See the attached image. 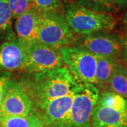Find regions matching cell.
Returning a JSON list of instances; mask_svg holds the SVG:
<instances>
[{"mask_svg": "<svg viewBox=\"0 0 127 127\" xmlns=\"http://www.w3.org/2000/svg\"><path fill=\"white\" fill-rule=\"evenodd\" d=\"M20 81L31 97L33 107L71 93L80 83L65 66L42 72L25 73Z\"/></svg>", "mask_w": 127, "mask_h": 127, "instance_id": "1", "label": "cell"}, {"mask_svg": "<svg viewBox=\"0 0 127 127\" xmlns=\"http://www.w3.org/2000/svg\"><path fill=\"white\" fill-rule=\"evenodd\" d=\"M64 16L76 35L109 31L113 30L117 23L114 14L87 9L73 1L65 5Z\"/></svg>", "mask_w": 127, "mask_h": 127, "instance_id": "2", "label": "cell"}, {"mask_svg": "<svg viewBox=\"0 0 127 127\" xmlns=\"http://www.w3.org/2000/svg\"><path fill=\"white\" fill-rule=\"evenodd\" d=\"M100 90L92 83H80L63 127H91L93 109Z\"/></svg>", "mask_w": 127, "mask_h": 127, "instance_id": "3", "label": "cell"}, {"mask_svg": "<svg viewBox=\"0 0 127 127\" xmlns=\"http://www.w3.org/2000/svg\"><path fill=\"white\" fill-rule=\"evenodd\" d=\"M37 41L55 48L71 45L76 35L69 27L64 12L40 13Z\"/></svg>", "mask_w": 127, "mask_h": 127, "instance_id": "4", "label": "cell"}, {"mask_svg": "<svg viewBox=\"0 0 127 127\" xmlns=\"http://www.w3.org/2000/svg\"><path fill=\"white\" fill-rule=\"evenodd\" d=\"M64 64L78 83L96 85L97 56L74 45L59 48Z\"/></svg>", "mask_w": 127, "mask_h": 127, "instance_id": "5", "label": "cell"}, {"mask_svg": "<svg viewBox=\"0 0 127 127\" xmlns=\"http://www.w3.org/2000/svg\"><path fill=\"white\" fill-rule=\"evenodd\" d=\"M28 59L21 70L26 73H34L52 70L63 66L64 62L58 48L52 47L37 41L26 42Z\"/></svg>", "mask_w": 127, "mask_h": 127, "instance_id": "6", "label": "cell"}, {"mask_svg": "<svg viewBox=\"0 0 127 127\" xmlns=\"http://www.w3.org/2000/svg\"><path fill=\"white\" fill-rule=\"evenodd\" d=\"M100 31L78 35L72 45L81 47L97 57H109L122 59V46L121 37Z\"/></svg>", "mask_w": 127, "mask_h": 127, "instance_id": "7", "label": "cell"}, {"mask_svg": "<svg viewBox=\"0 0 127 127\" xmlns=\"http://www.w3.org/2000/svg\"><path fill=\"white\" fill-rule=\"evenodd\" d=\"M33 104L20 81L11 78L0 108V117L28 116Z\"/></svg>", "mask_w": 127, "mask_h": 127, "instance_id": "8", "label": "cell"}, {"mask_svg": "<svg viewBox=\"0 0 127 127\" xmlns=\"http://www.w3.org/2000/svg\"><path fill=\"white\" fill-rule=\"evenodd\" d=\"M75 91L32 108L31 112L40 119L42 127H63L72 104Z\"/></svg>", "mask_w": 127, "mask_h": 127, "instance_id": "9", "label": "cell"}, {"mask_svg": "<svg viewBox=\"0 0 127 127\" xmlns=\"http://www.w3.org/2000/svg\"><path fill=\"white\" fill-rule=\"evenodd\" d=\"M26 42L14 37L0 45V69L4 71L21 70L28 59Z\"/></svg>", "mask_w": 127, "mask_h": 127, "instance_id": "10", "label": "cell"}, {"mask_svg": "<svg viewBox=\"0 0 127 127\" xmlns=\"http://www.w3.org/2000/svg\"><path fill=\"white\" fill-rule=\"evenodd\" d=\"M91 127H127V107L96 102L92 115Z\"/></svg>", "mask_w": 127, "mask_h": 127, "instance_id": "11", "label": "cell"}, {"mask_svg": "<svg viewBox=\"0 0 127 127\" xmlns=\"http://www.w3.org/2000/svg\"><path fill=\"white\" fill-rule=\"evenodd\" d=\"M40 16L37 9L32 8L16 18L15 31L18 38L26 42L37 41Z\"/></svg>", "mask_w": 127, "mask_h": 127, "instance_id": "12", "label": "cell"}, {"mask_svg": "<svg viewBox=\"0 0 127 127\" xmlns=\"http://www.w3.org/2000/svg\"><path fill=\"white\" fill-rule=\"evenodd\" d=\"M123 59L109 57H97L96 86L107 88L110 78Z\"/></svg>", "mask_w": 127, "mask_h": 127, "instance_id": "13", "label": "cell"}, {"mask_svg": "<svg viewBox=\"0 0 127 127\" xmlns=\"http://www.w3.org/2000/svg\"><path fill=\"white\" fill-rule=\"evenodd\" d=\"M109 91L127 98V63L124 60L114 70L108 82Z\"/></svg>", "mask_w": 127, "mask_h": 127, "instance_id": "14", "label": "cell"}, {"mask_svg": "<svg viewBox=\"0 0 127 127\" xmlns=\"http://www.w3.org/2000/svg\"><path fill=\"white\" fill-rule=\"evenodd\" d=\"M0 127H42L40 119L32 112L28 116L0 117Z\"/></svg>", "mask_w": 127, "mask_h": 127, "instance_id": "15", "label": "cell"}, {"mask_svg": "<svg viewBox=\"0 0 127 127\" xmlns=\"http://www.w3.org/2000/svg\"><path fill=\"white\" fill-rule=\"evenodd\" d=\"M12 19L8 0H0V37L9 40L15 37L12 29Z\"/></svg>", "mask_w": 127, "mask_h": 127, "instance_id": "16", "label": "cell"}, {"mask_svg": "<svg viewBox=\"0 0 127 127\" xmlns=\"http://www.w3.org/2000/svg\"><path fill=\"white\" fill-rule=\"evenodd\" d=\"M73 2L85 8L97 11L114 14L115 9L112 0H73Z\"/></svg>", "mask_w": 127, "mask_h": 127, "instance_id": "17", "label": "cell"}, {"mask_svg": "<svg viewBox=\"0 0 127 127\" xmlns=\"http://www.w3.org/2000/svg\"><path fill=\"white\" fill-rule=\"evenodd\" d=\"M35 8L40 13L64 12V6L62 0H32Z\"/></svg>", "mask_w": 127, "mask_h": 127, "instance_id": "18", "label": "cell"}, {"mask_svg": "<svg viewBox=\"0 0 127 127\" xmlns=\"http://www.w3.org/2000/svg\"><path fill=\"white\" fill-rule=\"evenodd\" d=\"M13 18H16L30 9L35 8L32 0H8Z\"/></svg>", "mask_w": 127, "mask_h": 127, "instance_id": "19", "label": "cell"}, {"mask_svg": "<svg viewBox=\"0 0 127 127\" xmlns=\"http://www.w3.org/2000/svg\"><path fill=\"white\" fill-rule=\"evenodd\" d=\"M12 78L11 73L9 71H0V108L4 98L6 91L9 85V81Z\"/></svg>", "mask_w": 127, "mask_h": 127, "instance_id": "20", "label": "cell"}, {"mask_svg": "<svg viewBox=\"0 0 127 127\" xmlns=\"http://www.w3.org/2000/svg\"><path fill=\"white\" fill-rule=\"evenodd\" d=\"M115 11H122L127 8V0H112Z\"/></svg>", "mask_w": 127, "mask_h": 127, "instance_id": "21", "label": "cell"}, {"mask_svg": "<svg viewBox=\"0 0 127 127\" xmlns=\"http://www.w3.org/2000/svg\"><path fill=\"white\" fill-rule=\"evenodd\" d=\"M122 39V59L127 63V33H126L124 37H121Z\"/></svg>", "mask_w": 127, "mask_h": 127, "instance_id": "22", "label": "cell"}, {"mask_svg": "<svg viewBox=\"0 0 127 127\" xmlns=\"http://www.w3.org/2000/svg\"><path fill=\"white\" fill-rule=\"evenodd\" d=\"M122 21V25L124 26V27L127 30V10L126 11V12L124 13V16H123Z\"/></svg>", "mask_w": 127, "mask_h": 127, "instance_id": "23", "label": "cell"}, {"mask_svg": "<svg viewBox=\"0 0 127 127\" xmlns=\"http://www.w3.org/2000/svg\"><path fill=\"white\" fill-rule=\"evenodd\" d=\"M126 101H127V98H126Z\"/></svg>", "mask_w": 127, "mask_h": 127, "instance_id": "24", "label": "cell"}, {"mask_svg": "<svg viewBox=\"0 0 127 127\" xmlns=\"http://www.w3.org/2000/svg\"><path fill=\"white\" fill-rule=\"evenodd\" d=\"M69 1H73V0H69Z\"/></svg>", "mask_w": 127, "mask_h": 127, "instance_id": "25", "label": "cell"}]
</instances>
